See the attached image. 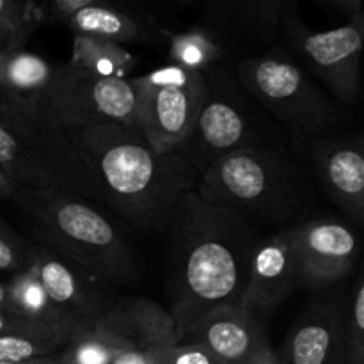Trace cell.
Listing matches in <instances>:
<instances>
[{"mask_svg": "<svg viewBox=\"0 0 364 364\" xmlns=\"http://www.w3.org/2000/svg\"><path fill=\"white\" fill-rule=\"evenodd\" d=\"M167 228V311L185 340L213 309L240 304L259 233L247 219L208 205L196 192L178 206Z\"/></svg>", "mask_w": 364, "mask_h": 364, "instance_id": "1", "label": "cell"}, {"mask_svg": "<svg viewBox=\"0 0 364 364\" xmlns=\"http://www.w3.org/2000/svg\"><path fill=\"white\" fill-rule=\"evenodd\" d=\"M95 183L100 205L141 231L169 226L194 194L199 173L180 149L159 153L135 128L119 123L66 128Z\"/></svg>", "mask_w": 364, "mask_h": 364, "instance_id": "2", "label": "cell"}, {"mask_svg": "<svg viewBox=\"0 0 364 364\" xmlns=\"http://www.w3.org/2000/svg\"><path fill=\"white\" fill-rule=\"evenodd\" d=\"M196 194L276 231L309 220L316 201L311 173L288 144H256L220 156L199 176Z\"/></svg>", "mask_w": 364, "mask_h": 364, "instance_id": "3", "label": "cell"}, {"mask_svg": "<svg viewBox=\"0 0 364 364\" xmlns=\"http://www.w3.org/2000/svg\"><path fill=\"white\" fill-rule=\"evenodd\" d=\"M11 201L31 219L39 244L103 287L137 277V259L121 231L95 203L53 191L14 188Z\"/></svg>", "mask_w": 364, "mask_h": 364, "instance_id": "4", "label": "cell"}, {"mask_svg": "<svg viewBox=\"0 0 364 364\" xmlns=\"http://www.w3.org/2000/svg\"><path fill=\"white\" fill-rule=\"evenodd\" d=\"M233 70L259 109L291 139L311 142L341 124L336 103L283 45L242 57Z\"/></svg>", "mask_w": 364, "mask_h": 364, "instance_id": "5", "label": "cell"}, {"mask_svg": "<svg viewBox=\"0 0 364 364\" xmlns=\"http://www.w3.org/2000/svg\"><path fill=\"white\" fill-rule=\"evenodd\" d=\"M199 73L205 87L203 98L191 134L178 148L199 176L215 160L237 149L256 144H288L284 139L290 137L277 134V124L267 127V121L272 119L238 82L233 68L215 64Z\"/></svg>", "mask_w": 364, "mask_h": 364, "instance_id": "6", "label": "cell"}, {"mask_svg": "<svg viewBox=\"0 0 364 364\" xmlns=\"http://www.w3.org/2000/svg\"><path fill=\"white\" fill-rule=\"evenodd\" d=\"M0 174L14 188L53 191L98 201L89 169L64 130L0 110Z\"/></svg>", "mask_w": 364, "mask_h": 364, "instance_id": "7", "label": "cell"}, {"mask_svg": "<svg viewBox=\"0 0 364 364\" xmlns=\"http://www.w3.org/2000/svg\"><path fill=\"white\" fill-rule=\"evenodd\" d=\"M281 45L338 102L355 105L361 95L364 45L363 9L347 25L315 32L304 25L297 0H288L283 14Z\"/></svg>", "mask_w": 364, "mask_h": 364, "instance_id": "8", "label": "cell"}, {"mask_svg": "<svg viewBox=\"0 0 364 364\" xmlns=\"http://www.w3.org/2000/svg\"><path fill=\"white\" fill-rule=\"evenodd\" d=\"M46 127L119 123L137 130V91L132 78H103L70 64H55L43 107Z\"/></svg>", "mask_w": 364, "mask_h": 364, "instance_id": "9", "label": "cell"}, {"mask_svg": "<svg viewBox=\"0 0 364 364\" xmlns=\"http://www.w3.org/2000/svg\"><path fill=\"white\" fill-rule=\"evenodd\" d=\"M132 80L137 91L139 134L159 153L180 148L201 103V73L167 64Z\"/></svg>", "mask_w": 364, "mask_h": 364, "instance_id": "10", "label": "cell"}, {"mask_svg": "<svg viewBox=\"0 0 364 364\" xmlns=\"http://www.w3.org/2000/svg\"><path fill=\"white\" fill-rule=\"evenodd\" d=\"M299 270V287L320 290L347 277L359 258L358 233L340 219H309L287 228Z\"/></svg>", "mask_w": 364, "mask_h": 364, "instance_id": "11", "label": "cell"}, {"mask_svg": "<svg viewBox=\"0 0 364 364\" xmlns=\"http://www.w3.org/2000/svg\"><path fill=\"white\" fill-rule=\"evenodd\" d=\"M288 0H201L203 28L235 55H258L281 45Z\"/></svg>", "mask_w": 364, "mask_h": 364, "instance_id": "12", "label": "cell"}, {"mask_svg": "<svg viewBox=\"0 0 364 364\" xmlns=\"http://www.w3.org/2000/svg\"><path fill=\"white\" fill-rule=\"evenodd\" d=\"M27 267H31L52 304L75 331L98 322L114 304L107 287L96 283L39 242L28 247Z\"/></svg>", "mask_w": 364, "mask_h": 364, "instance_id": "13", "label": "cell"}, {"mask_svg": "<svg viewBox=\"0 0 364 364\" xmlns=\"http://www.w3.org/2000/svg\"><path fill=\"white\" fill-rule=\"evenodd\" d=\"M348 301L341 295L316 299L288 333L281 364H347Z\"/></svg>", "mask_w": 364, "mask_h": 364, "instance_id": "14", "label": "cell"}, {"mask_svg": "<svg viewBox=\"0 0 364 364\" xmlns=\"http://www.w3.org/2000/svg\"><path fill=\"white\" fill-rule=\"evenodd\" d=\"M313 171L327 198L354 223H364V149L361 134L311 141Z\"/></svg>", "mask_w": 364, "mask_h": 364, "instance_id": "15", "label": "cell"}, {"mask_svg": "<svg viewBox=\"0 0 364 364\" xmlns=\"http://www.w3.org/2000/svg\"><path fill=\"white\" fill-rule=\"evenodd\" d=\"M112 315L121 347L110 364H166L171 348L180 343L169 311L148 299L114 302Z\"/></svg>", "mask_w": 364, "mask_h": 364, "instance_id": "16", "label": "cell"}, {"mask_svg": "<svg viewBox=\"0 0 364 364\" xmlns=\"http://www.w3.org/2000/svg\"><path fill=\"white\" fill-rule=\"evenodd\" d=\"M299 287V270L287 230L259 237L240 306L255 315L272 311Z\"/></svg>", "mask_w": 364, "mask_h": 364, "instance_id": "17", "label": "cell"}, {"mask_svg": "<svg viewBox=\"0 0 364 364\" xmlns=\"http://www.w3.org/2000/svg\"><path fill=\"white\" fill-rule=\"evenodd\" d=\"M191 340L201 343L219 364H255L269 347L262 316L237 306H220L206 315Z\"/></svg>", "mask_w": 364, "mask_h": 364, "instance_id": "18", "label": "cell"}, {"mask_svg": "<svg viewBox=\"0 0 364 364\" xmlns=\"http://www.w3.org/2000/svg\"><path fill=\"white\" fill-rule=\"evenodd\" d=\"M53 71L55 64L25 48L0 52V110L45 124L43 107Z\"/></svg>", "mask_w": 364, "mask_h": 364, "instance_id": "19", "label": "cell"}, {"mask_svg": "<svg viewBox=\"0 0 364 364\" xmlns=\"http://www.w3.org/2000/svg\"><path fill=\"white\" fill-rule=\"evenodd\" d=\"M68 27L75 36H89V38L103 39V41L117 43H137L149 39L144 25L124 11L116 9L102 4H91L66 20Z\"/></svg>", "mask_w": 364, "mask_h": 364, "instance_id": "20", "label": "cell"}, {"mask_svg": "<svg viewBox=\"0 0 364 364\" xmlns=\"http://www.w3.org/2000/svg\"><path fill=\"white\" fill-rule=\"evenodd\" d=\"M119 347L121 336L110 306L98 322L71 333L59 354V361L60 364H110Z\"/></svg>", "mask_w": 364, "mask_h": 364, "instance_id": "21", "label": "cell"}, {"mask_svg": "<svg viewBox=\"0 0 364 364\" xmlns=\"http://www.w3.org/2000/svg\"><path fill=\"white\" fill-rule=\"evenodd\" d=\"M7 288H9L11 301H13L16 315L31 320L38 326L46 327V329L59 331V333L71 334L75 331L73 326L52 304L45 288L39 283L31 267H25V269L14 272L11 283H7Z\"/></svg>", "mask_w": 364, "mask_h": 364, "instance_id": "22", "label": "cell"}, {"mask_svg": "<svg viewBox=\"0 0 364 364\" xmlns=\"http://www.w3.org/2000/svg\"><path fill=\"white\" fill-rule=\"evenodd\" d=\"M135 63L137 60L134 53L128 52L123 45L89 36H73V48L68 64L96 77L127 78Z\"/></svg>", "mask_w": 364, "mask_h": 364, "instance_id": "23", "label": "cell"}, {"mask_svg": "<svg viewBox=\"0 0 364 364\" xmlns=\"http://www.w3.org/2000/svg\"><path fill=\"white\" fill-rule=\"evenodd\" d=\"M169 38L171 64L203 71L215 64H226L231 53L223 43L203 27H194L185 32H164Z\"/></svg>", "mask_w": 364, "mask_h": 364, "instance_id": "24", "label": "cell"}, {"mask_svg": "<svg viewBox=\"0 0 364 364\" xmlns=\"http://www.w3.org/2000/svg\"><path fill=\"white\" fill-rule=\"evenodd\" d=\"M70 336L63 334H0V363H25L59 355Z\"/></svg>", "mask_w": 364, "mask_h": 364, "instance_id": "25", "label": "cell"}, {"mask_svg": "<svg viewBox=\"0 0 364 364\" xmlns=\"http://www.w3.org/2000/svg\"><path fill=\"white\" fill-rule=\"evenodd\" d=\"M38 23L39 13L31 0H0V52L23 48Z\"/></svg>", "mask_w": 364, "mask_h": 364, "instance_id": "26", "label": "cell"}, {"mask_svg": "<svg viewBox=\"0 0 364 364\" xmlns=\"http://www.w3.org/2000/svg\"><path fill=\"white\" fill-rule=\"evenodd\" d=\"M348 355L347 364H364V281L359 272L347 306Z\"/></svg>", "mask_w": 364, "mask_h": 364, "instance_id": "27", "label": "cell"}, {"mask_svg": "<svg viewBox=\"0 0 364 364\" xmlns=\"http://www.w3.org/2000/svg\"><path fill=\"white\" fill-rule=\"evenodd\" d=\"M28 265V247L0 226V270L18 272Z\"/></svg>", "mask_w": 364, "mask_h": 364, "instance_id": "28", "label": "cell"}, {"mask_svg": "<svg viewBox=\"0 0 364 364\" xmlns=\"http://www.w3.org/2000/svg\"><path fill=\"white\" fill-rule=\"evenodd\" d=\"M166 364H219L201 343H176L169 350Z\"/></svg>", "mask_w": 364, "mask_h": 364, "instance_id": "29", "label": "cell"}, {"mask_svg": "<svg viewBox=\"0 0 364 364\" xmlns=\"http://www.w3.org/2000/svg\"><path fill=\"white\" fill-rule=\"evenodd\" d=\"M0 334H63V336H71V334L59 333V331L46 329V327L38 326V323L2 308H0Z\"/></svg>", "mask_w": 364, "mask_h": 364, "instance_id": "30", "label": "cell"}, {"mask_svg": "<svg viewBox=\"0 0 364 364\" xmlns=\"http://www.w3.org/2000/svg\"><path fill=\"white\" fill-rule=\"evenodd\" d=\"M53 4V13L59 20L66 21L68 18L73 13H77L78 9L85 6H91V4H96V0H52Z\"/></svg>", "mask_w": 364, "mask_h": 364, "instance_id": "31", "label": "cell"}, {"mask_svg": "<svg viewBox=\"0 0 364 364\" xmlns=\"http://www.w3.org/2000/svg\"><path fill=\"white\" fill-rule=\"evenodd\" d=\"M0 308L14 313L13 301H11V295H9V288H7V284L2 283V281H0Z\"/></svg>", "mask_w": 364, "mask_h": 364, "instance_id": "32", "label": "cell"}, {"mask_svg": "<svg viewBox=\"0 0 364 364\" xmlns=\"http://www.w3.org/2000/svg\"><path fill=\"white\" fill-rule=\"evenodd\" d=\"M334 6L341 7V9L348 11V13H355V11H361V0H329Z\"/></svg>", "mask_w": 364, "mask_h": 364, "instance_id": "33", "label": "cell"}, {"mask_svg": "<svg viewBox=\"0 0 364 364\" xmlns=\"http://www.w3.org/2000/svg\"><path fill=\"white\" fill-rule=\"evenodd\" d=\"M255 364H281V363H279V359H277L276 352H274L269 345V347H267L265 350L258 355V359H256Z\"/></svg>", "mask_w": 364, "mask_h": 364, "instance_id": "34", "label": "cell"}, {"mask_svg": "<svg viewBox=\"0 0 364 364\" xmlns=\"http://www.w3.org/2000/svg\"><path fill=\"white\" fill-rule=\"evenodd\" d=\"M13 194L14 187L2 176V174H0V199H9L11 201V199H13Z\"/></svg>", "mask_w": 364, "mask_h": 364, "instance_id": "35", "label": "cell"}, {"mask_svg": "<svg viewBox=\"0 0 364 364\" xmlns=\"http://www.w3.org/2000/svg\"><path fill=\"white\" fill-rule=\"evenodd\" d=\"M0 364H60V361H59V355H53V358L32 359V361H25V363H0Z\"/></svg>", "mask_w": 364, "mask_h": 364, "instance_id": "36", "label": "cell"}, {"mask_svg": "<svg viewBox=\"0 0 364 364\" xmlns=\"http://www.w3.org/2000/svg\"><path fill=\"white\" fill-rule=\"evenodd\" d=\"M178 2H185V4H188V2H191V0H178Z\"/></svg>", "mask_w": 364, "mask_h": 364, "instance_id": "37", "label": "cell"}, {"mask_svg": "<svg viewBox=\"0 0 364 364\" xmlns=\"http://www.w3.org/2000/svg\"><path fill=\"white\" fill-rule=\"evenodd\" d=\"M20 2H28V0H20Z\"/></svg>", "mask_w": 364, "mask_h": 364, "instance_id": "38", "label": "cell"}]
</instances>
